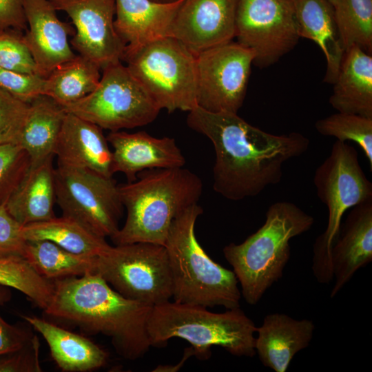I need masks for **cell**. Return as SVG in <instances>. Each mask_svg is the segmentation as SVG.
<instances>
[{
    "instance_id": "8992f818",
    "label": "cell",
    "mask_w": 372,
    "mask_h": 372,
    "mask_svg": "<svg viewBox=\"0 0 372 372\" xmlns=\"http://www.w3.org/2000/svg\"><path fill=\"white\" fill-rule=\"evenodd\" d=\"M203 211L198 204L193 205L169 228L164 246L172 276V298L207 308L240 307L242 296L235 273L214 261L196 237L195 224Z\"/></svg>"
},
{
    "instance_id": "d4e9b609",
    "label": "cell",
    "mask_w": 372,
    "mask_h": 372,
    "mask_svg": "<svg viewBox=\"0 0 372 372\" xmlns=\"http://www.w3.org/2000/svg\"><path fill=\"white\" fill-rule=\"evenodd\" d=\"M23 318L43 336L63 371H91L106 363L107 353L90 339L37 316Z\"/></svg>"
},
{
    "instance_id": "2e32d148",
    "label": "cell",
    "mask_w": 372,
    "mask_h": 372,
    "mask_svg": "<svg viewBox=\"0 0 372 372\" xmlns=\"http://www.w3.org/2000/svg\"><path fill=\"white\" fill-rule=\"evenodd\" d=\"M23 5L29 26L23 38L38 74L46 78L58 65L76 56L68 41L74 30L59 19L49 0H23Z\"/></svg>"
},
{
    "instance_id": "4316f807",
    "label": "cell",
    "mask_w": 372,
    "mask_h": 372,
    "mask_svg": "<svg viewBox=\"0 0 372 372\" xmlns=\"http://www.w3.org/2000/svg\"><path fill=\"white\" fill-rule=\"evenodd\" d=\"M25 240H46L74 254L97 257L110 245L77 220L65 216L22 227Z\"/></svg>"
},
{
    "instance_id": "5bb4252c",
    "label": "cell",
    "mask_w": 372,
    "mask_h": 372,
    "mask_svg": "<svg viewBox=\"0 0 372 372\" xmlns=\"http://www.w3.org/2000/svg\"><path fill=\"white\" fill-rule=\"evenodd\" d=\"M75 26L72 48L103 70L122 61L125 45L114 26V0H49Z\"/></svg>"
},
{
    "instance_id": "30bf717a",
    "label": "cell",
    "mask_w": 372,
    "mask_h": 372,
    "mask_svg": "<svg viewBox=\"0 0 372 372\" xmlns=\"http://www.w3.org/2000/svg\"><path fill=\"white\" fill-rule=\"evenodd\" d=\"M102 71L96 87L63 106L66 112L110 132L144 126L155 120L160 108L126 65L119 62Z\"/></svg>"
},
{
    "instance_id": "ffe728a7",
    "label": "cell",
    "mask_w": 372,
    "mask_h": 372,
    "mask_svg": "<svg viewBox=\"0 0 372 372\" xmlns=\"http://www.w3.org/2000/svg\"><path fill=\"white\" fill-rule=\"evenodd\" d=\"M54 154L58 165L114 174L112 152L102 129L73 114L66 112Z\"/></svg>"
},
{
    "instance_id": "277c9868",
    "label": "cell",
    "mask_w": 372,
    "mask_h": 372,
    "mask_svg": "<svg viewBox=\"0 0 372 372\" xmlns=\"http://www.w3.org/2000/svg\"><path fill=\"white\" fill-rule=\"evenodd\" d=\"M313 223V217L296 204L276 202L267 209L264 224L255 233L240 244L223 248L249 304H256L282 278L290 258V240L308 231Z\"/></svg>"
},
{
    "instance_id": "60d3db41",
    "label": "cell",
    "mask_w": 372,
    "mask_h": 372,
    "mask_svg": "<svg viewBox=\"0 0 372 372\" xmlns=\"http://www.w3.org/2000/svg\"><path fill=\"white\" fill-rule=\"evenodd\" d=\"M194 349L193 347L191 346L189 347H187L185 349L184 354L183 356V358L181 361H180L178 364H176L174 366L172 365H159L153 371H169V372H174L177 371L178 369H180L183 365L184 364V362L192 355H194Z\"/></svg>"
},
{
    "instance_id": "603a6c76",
    "label": "cell",
    "mask_w": 372,
    "mask_h": 372,
    "mask_svg": "<svg viewBox=\"0 0 372 372\" xmlns=\"http://www.w3.org/2000/svg\"><path fill=\"white\" fill-rule=\"evenodd\" d=\"M330 105L338 112L372 118V56L358 47L344 51Z\"/></svg>"
},
{
    "instance_id": "484cf974",
    "label": "cell",
    "mask_w": 372,
    "mask_h": 372,
    "mask_svg": "<svg viewBox=\"0 0 372 372\" xmlns=\"http://www.w3.org/2000/svg\"><path fill=\"white\" fill-rule=\"evenodd\" d=\"M19 145L28 154L30 167L54 155L66 112L48 96L41 94L30 103Z\"/></svg>"
},
{
    "instance_id": "f546056e",
    "label": "cell",
    "mask_w": 372,
    "mask_h": 372,
    "mask_svg": "<svg viewBox=\"0 0 372 372\" xmlns=\"http://www.w3.org/2000/svg\"><path fill=\"white\" fill-rule=\"evenodd\" d=\"M335 19L344 51L355 46L372 52V0H335Z\"/></svg>"
},
{
    "instance_id": "9a60e30c",
    "label": "cell",
    "mask_w": 372,
    "mask_h": 372,
    "mask_svg": "<svg viewBox=\"0 0 372 372\" xmlns=\"http://www.w3.org/2000/svg\"><path fill=\"white\" fill-rule=\"evenodd\" d=\"M238 0H183L170 37L196 56L235 38Z\"/></svg>"
},
{
    "instance_id": "8fae6325",
    "label": "cell",
    "mask_w": 372,
    "mask_h": 372,
    "mask_svg": "<svg viewBox=\"0 0 372 372\" xmlns=\"http://www.w3.org/2000/svg\"><path fill=\"white\" fill-rule=\"evenodd\" d=\"M54 179L56 202L63 216L104 238L118 231L123 205L112 176L57 164Z\"/></svg>"
},
{
    "instance_id": "52a82bcc",
    "label": "cell",
    "mask_w": 372,
    "mask_h": 372,
    "mask_svg": "<svg viewBox=\"0 0 372 372\" xmlns=\"http://www.w3.org/2000/svg\"><path fill=\"white\" fill-rule=\"evenodd\" d=\"M313 183L319 199L327 207L325 230L313 246L312 271L317 281H333L331 254L341 227L344 213L372 198V183L363 172L355 147L336 141L329 156L316 169Z\"/></svg>"
},
{
    "instance_id": "e575fe53",
    "label": "cell",
    "mask_w": 372,
    "mask_h": 372,
    "mask_svg": "<svg viewBox=\"0 0 372 372\" xmlns=\"http://www.w3.org/2000/svg\"><path fill=\"white\" fill-rule=\"evenodd\" d=\"M29 107L0 88V145L19 143Z\"/></svg>"
},
{
    "instance_id": "6da1fadb",
    "label": "cell",
    "mask_w": 372,
    "mask_h": 372,
    "mask_svg": "<svg viewBox=\"0 0 372 372\" xmlns=\"http://www.w3.org/2000/svg\"><path fill=\"white\" fill-rule=\"evenodd\" d=\"M187 123L213 144V189L230 200L256 196L280 183L284 164L302 155L310 144L301 133L270 134L237 113L211 112L198 106L189 112Z\"/></svg>"
},
{
    "instance_id": "44dd1931",
    "label": "cell",
    "mask_w": 372,
    "mask_h": 372,
    "mask_svg": "<svg viewBox=\"0 0 372 372\" xmlns=\"http://www.w3.org/2000/svg\"><path fill=\"white\" fill-rule=\"evenodd\" d=\"M312 320H297L285 313L267 315L257 327L255 350L262 364L275 372H285L295 355L310 344Z\"/></svg>"
},
{
    "instance_id": "ab89813d",
    "label": "cell",
    "mask_w": 372,
    "mask_h": 372,
    "mask_svg": "<svg viewBox=\"0 0 372 372\" xmlns=\"http://www.w3.org/2000/svg\"><path fill=\"white\" fill-rule=\"evenodd\" d=\"M27 28L23 0H0V30L22 32Z\"/></svg>"
},
{
    "instance_id": "83f0119b",
    "label": "cell",
    "mask_w": 372,
    "mask_h": 372,
    "mask_svg": "<svg viewBox=\"0 0 372 372\" xmlns=\"http://www.w3.org/2000/svg\"><path fill=\"white\" fill-rule=\"evenodd\" d=\"M23 257L50 280L95 273L96 257L74 254L50 240H25Z\"/></svg>"
},
{
    "instance_id": "5b68a950",
    "label": "cell",
    "mask_w": 372,
    "mask_h": 372,
    "mask_svg": "<svg viewBox=\"0 0 372 372\" xmlns=\"http://www.w3.org/2000/svg\"><path fill=\"white\" fill-rule=\"evenodd\" d=\"M256 329L240 307L215 313L174 301L154 306L147 324L151 347H164L169 339L180 338L190 343L194 355L200 360L209 358L213 346L235 356H254Z\"/></svg>"
},
{
    "instance_id": "7bdbcfd3",
    "label": "cell",
    "mask_w": 372,
    "mask_h": 372,
    "mask_svg": "<svg viewBox=\"0 0 372 372\" xmlns=\"http://www.w3.org/2000/svg\"><path fill=\"white\" fill-rule=\"evenodd\" d=\"M329 1L331 3V4L333 5L335 2V0H329Z\"/></svg>"
},
{
    "instance_id": "4fadbf2b",
    "label": "cell",
    "mask_w": 372,
    "mask_h": 372,
    "mask_svg": "<svg viewBox=\"0 0 372 372\" xmlns=\"http://www.w3.org/2000/svg\"><path fill=\"white\" fill-rule=\"evenodd\" d=\"M255 55L233 41L196 55L197 106L238 113L246 95Z\"/></svg>"
},
{
    "instance_id": "d6986e66",
    "label": "cell",
    "mask_w": 372,
    "mask_h": 372,
    "mask_svg": "<svg viewBox=\"0 0 372 372\" xmlns=\"http://www.w3.org/2000/svg\"><path fill=\"white\" fill-rule=\"evenodd\" d=\"M114 1V26L125 45L123 56L149 43L170 37L174 20L183 1Z\"/></svg>"
},
{
    "instance_id": "d6a6232c",
    "label": "cell",
    "mask_w": 372,
    "mask_h": 372,
    "mask_svg": "<svg viewBox=\"0 0 372 372\" xmlns=\"http://www.w3.org/2000/svg\"><path fill=\"white\" fill-rule=\"evenodd\" d=\"M30 167V158L19 145H0V205L6 203Z\"/></svg>"
},
{
    "instance_id": "836d02e7",
    "label": "cell",
    "mask_w": 372,
    "mask_h": 372,
    "mask_svg": "<svg viewBox=\"0 0 372 372\" xmlns=\"http://www.w3.org/2000/svg\"><path fill=\"white\" fill-rule=\"evenodd\" d=\"M0 68L39 74L22 32L12 29L0 30Z\"/></svg>"
},
{
    "instance_id": "7402d4cb",
    "label": "cell",
    "mask_w": 372,
    "mask_h": 372,
    "mask_svg": "<svg viewBox=\"0 0 372 372\" xmlns=\"http://www.w3.org/2000/svg\"><path fill=\"white\" fill-rule=\"evenodd\" d=\"M54 156L30 167L6 203L9 214L21 226L56 216Z\"/></svg>"
},
{
    "instance_id": "ac0fdd59",
    "label": "cell",
    "mask_w": 372,
    "mask_h": 372,
    "mask_svg": "<svg viewBox=\"0 0 372 372\" xmlns=\"http://www.w3.org/2000/svg\"><path fill=\"white\" fill-rule=\"evenodd\" d=\"M333 298L355 272L372 261V198L353 207L335 241L331 254Z\"/></svg>"
},
{
    "instance_id": "4dcf8cb0",
    "label": "cell",
    "mask_w": 372,
    "mask_h": 372,
    "mask_svg": "<svg viewBox=\"0 0 372 372\" xmlns=\"http://www.w3.org/2000/svg\"><path fill=\"white\" fill-rule=\"evenodd\" d=\"M0 284L23 293L43 311L54 295L52 280L38 274L20 256L0 258Z\"/></svg>"
},
{
    "instance_id": "b9f144b4",
    "label": "cell",
    "mask_w": 372,
    "mask_h": 372,
    "mask_svg": "<svg viewBox=\"0 0 372 372\" xmlns=\"http://www.w3.org/2000/svg\"><path fill=\"white\" fill-rule=\"evenodd\" d=\"M152 1H156V2H158V3H172V2H174V1H176L178 0H152Z\"/></svg>"
},
{
    "instance_id": "f1b7e54d",
    "label": "cell",
    "mask_w": 372,
    "mask_h": 372,
    "mask_svg": "<svg viewBox=\"0 0 372 372\" xmlns=\"http://www.w3.org/2000/svg\"><path fill=\"white\" fill-rule=\"evenodd\" d=\"M100 71L94 63L76 54L45 78L43 94L62 106L77 101L96 87L101 76Z\"/></svg>"
},
{
    "instance_id": "d590c367",
    "label": "cell",
    "mask_w": 372,
    "mask_h": 372,
    "mask_svg": "<svg viewBox=\"0 0 372 372\" xmlns=\"http://www.w3.org/2000/svg\"><path fill=\"white\" fill-rule=\"evenodd\" d=\"M45 81V77L37 74L21 73L0 68V88L27 103L43 94Z\"/></svg>"
},
{
    "instance_id": "e0dca14e",
    "label": "cell",
    "mask_w": 372,
    "mask_h": 372,
    "mask_svg": "<svg viewBox=\"0 0 372 372\" xmlns=\"http://www.w3.org/2000/svg\"><path fill=\"white\" fill-rule=\"evenodd\" d=\"M112 147V171L123 173L130 183L139 172L154 168L183 167L185 158L173 138L154 137L145 132H110L107 136Z\"/></svg>"
},
{
    "instance_id": "8d00e7d4",
    "label": "cell",
    "mask_w": 372,
    "mask_h": 372,
    "mask_svg": "<svg viewBox=\"0 0 372 372\" xmlns=\"http://www.w3.org/2000/svg\"><path fill=\"white\" fill-rule=\"evenodd\" d=\"M39 340L37 335L24 347L0 355V372H40Z\"/></svg>"
},
{
    "instance_id": "7c38bea8",
    "label": "cell",
    "mask_w": 372,
    "mask_h": 372,
    "mask_svg": "<svg viewBox=\"0 0 372 372\" xmlns=\"http://www.w3.org/2000/svg\"><path fill=\"white\" fill-rule=\"evenodd\" d=\"M235 38L254 54L260 68L276 63L300 39L291 0H238Z\"/></svg>"
},
{
    "instance_id": "74e56055",
    "label": "cell",
    "mask_w": 372,
    "mask_h": 372,
    "mask_svg": "<svg viewBox=\"0 0 372 372\" xmlns=\"http://www.w3.org/2000/svg\"><path fill=\"white\" fill-rule=\"evenodd\" d=\"M22 227L9 214L6 203L0 205V258L23 257L25 240Z\"/></svg>"
},
{
    "instance_id": "1f68e13d",
    "label": "cell",
    "mask_w": 372,
    "mask_h": 372,
    "mask_svg": "<svg viewBox=\"0 0 372 372\" xmlns=\"http://www.w3.org/2000/svg\"><path fill=\"white\" fill-rule=\"evenodd\" d=\"M316 129L322 135L337 141L356 143L364 153L372 170V118L339 112L319 119Z\"/></svg>"
},
{
    "instance_id": "3957f363",
    "label": "cell",
    "mask_w": 372,
    "mask_h": 372,
    "mask_svg": "<svg viewBox=\"0 0 372 372\" xmlns=\"http://www.w3.org/2000/svg\"><path fill=\"white\" fill-rule=\"evenodd\" d=\"M203 187L200 177L183 167L139 172L135 180L118 185L127 217L111 240L115 245L134 242L164 245L173 220L198 204Z\"/></svg>"
},
{
    "instance_id": "cb8c5ba5",
    "label": "cell",
    "mask_w": 372,
    "mask_h": 372,
    "mask_svg": "<svg viewBox=\"0 0 372 372\" xmlns=\"http://www.w3.org/2000/svg\"><path fill=\"white\" fill-rule=\"evenodd\" d=\"M291 1L300 37L311 40L321 49L327 61L324 81L333 84L344 53L333 5L329 0Z\"/></svg>"
},
{
    "instance_id": "7a4b0ae2",
    "label": "cell",
    "mask_w": 372,
    "mask_h": 372,
    "mask_svg": "<svg viewBox=\"0 0 372 372\" xmlns=\"http://www.w3.org/2000/svg\"><path fill=\"white\" fill-rule=\"evenodd\" d=\"M52 282L53 298L44 311L47 316L110 337L124 359L134 360L148 351L147 324L152 306L123 296L96 273Z\"/></svg>"
},
{
    "instance_id": "9c48e42d",
    "label": "cell",
    "mask_w": 372,
    "mask_h": 372,
    "mask_svg": "<svg viewBox=\"0 0 372 372\" xmlns=\"http://www.w3.org/2000/svg\"><path fill=\"white\" fill-rule=\"evenodd\" d=\"M95 273L130 300L154 307L172 298V272L166 248L162 245H110L96 258Z\"/></svg>"
},
{
    "instance_id": "ba28073f",
    "label": "cell",
    "mask_w": 372,
    "mask_h": 372,
    "mask_svg": "<svg viewBox=\"0 0 372 372\" xmlns=\"http://www.w3.org/2000/svg\"><path fill=\"white\" fill-rule=\"evenodd\" d=\"M122 61L160 110L189 112L197 106L196 56L176 39L149 43Z\"/></svg>"
},
{
    "instance_id": "f35d334b",
    "label": "cell",
    "mask_w": 372,
    "mask_h": 372,
    "mask_svg": "<svg viewBox=\"0 0 372 372\" xmlns=\"http://www.w3.org/2000/svg\"><path fill=\"white\" fill-rule=\"evenodd\" d=\"M10 297L9 287L0 284V307L7 302ZM33 336L30 330L10 324L0 315V355L20 349Z\"/></svg>"
}]
</instances>
